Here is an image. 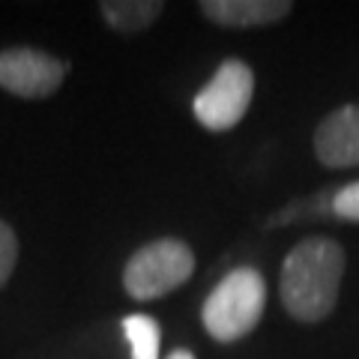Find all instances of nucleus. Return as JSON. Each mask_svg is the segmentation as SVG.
Returning a JSON list of instances; mask_svg holds the SVG:
<instances>
[{"label": "nucleus", "mask_w": 359, "mask_h": 359, "mask_svg": "<svg viewBox=\"0 0 359 359\" xmlns=\"http://www.w3.org/2000/svg\"><path fill=\"white\" fill-rule=\"evenodd\" d=\"M99 13L108 21V27H114L123 36L147 30L156 18L165 13L162 0H102Z\"/></svg>", "instance_id": "8"}, {"label": "nucleus", "mask_w": 359, "mask_h": 359, "mask_svg": "<svg viewBox=\"0 0 359 359\" xmlns=\"http://www.w3.org/2000/svg\"><path fill=\"white\" fill-rule=\"evenodd\" d=\"M168 359H195V353H192V351H186V347H180V351H174Z\"/></svg>", "instance_id": "12"}, {"label": "nucleus", "mask_w": 359, "mask_h": 359, "mask_svg": "<svg viewBox=\"0 0 359 359\" xmlns=\"http://www.w3.org/2000/svg\"><path fill=\"white\" fill-rule=\"evenodd\" d=\"M69 63L39 48L0 51V87L21 99H45L57 93Z\"/></svg>", "instance_id": "5"}, {"label": "nucleus", "mask_w": 359, "mask_h": 359, "mask_svg": "<svg viewBox=\"0 0 359 359\" xmlns=\"http://www.w3.org/2000/svg\"><path fill=\"white\" fill-rule=\"evenodd\" d=\"M314 156L327 168L359 165V105H341L314 129Z\"/></svg>", "instance_id": "6"}, {"label": "nucleus", "mask_w": 359, "mask_h": 359, "mask_svg": "<svg viewBox=\"0 0 359 359\" xmlns=\"http://www.w3.org/2000/svg\"><path fill=\"white\" fill-rule=\"evenodd\" d=\"M344 276V249L330 237H306L282 264V302L299 323H320L335 311Z\"/></svg>", "instance_id": "1"}, {"label": "nucleus", "mask_w": 359, "mask_h": 359, "mask_svg": "<svg viewBox=\"0 0 359 359\" xmlns=\"http://www.w3.org/2000/svg\"><path fill=\"white\" fill-rule=\"evenodd\" d=\"M266 309V282L255 266H237L231 269L222 282L212 287L204 309H201V320L210 332L212 341L233 344L245 339Z\"/></svg>", "instance_id": "2"}, {"label": "nucleus", "mask_w": 359, "mask_h": 359, "mask_svg": "<svg viewBox=\"0 0 359 359\" xmlns=\"http://www.w3.org/2000/svg\"><path fill=\"white\" fill-rule=\"evenodd\" d=\"M15 264H18V237H15V231L0 219V287L15 273Z\"/></svg>", "instance_id": "10"}, {"label": "nucleus", "mask_w": 359, "mask_h": 359, "mask_svg": "<svg viewBox=\"0 0 359 359\" xmlns=\"http://www.w3.org/2000/svg\"><path fill=\"white\" fill-rule=\"evenodd\" d=\"M255 96V72L237 57L222 60L212 78L198 90L192 111L198 123L210 132H228L245 117Z\"/></svg>", "instance_id": "4"}, {"label": "nucleus", "mask_w": 359, "mask_h": 359, "mask_svg": "<svg viewBox=\"0 0 359 359\" xmlns=\"http://www.w3.org/2000/svg\"><path fill=\"white\" fill-rule=\"evenodd\" d=\"M123 332L132 344V359H159L162 330L150 314H129L123 318Z\"/></svg>", "instance_id": "9"}, {"label": "nucleus", "mask_w": 359, "mask_h": 359, "mask_svg": "<svg viewBox=\"0 0 359 359\" xmlns=\"http://www.w3.org/2000/svg\"><path fill=\"white\" fill-rule=\"evenodd\" d=\"M332 212L339 219L359 222V180H356V183L341 186L339 192L332 195Z\"/></svg>", "instance_id": "11"}, {"label": "nucleus", "mask_w": 359, "mask_h": 359, "mask_svg": "<svg viewBox=\"0 0 359 359\" xmlns=\"http://www.w3.org/2000/svg\"><path fill=\"white\" fill-rule=\"evenodd\" d=\"M195 273V252L183 240L162 237L138 252L123 266V287L132 299H159L186 285Z\"/></svg>", "instance_id": "3"}, {"label": "nucleus", "mask_w": 359, "mask_h": 359, "mask_svg": "<svg viewBox=\"0 0 359 359\" xmlns=\"http://www.w3.org/2000/svg\"><path fill=\"white\" fill-rule=\"evenodd\" d=\"M198 9L222 27H266L294 13L290 0H201Z\"/></svg>", "instance_id": "7"}]
</instances>
